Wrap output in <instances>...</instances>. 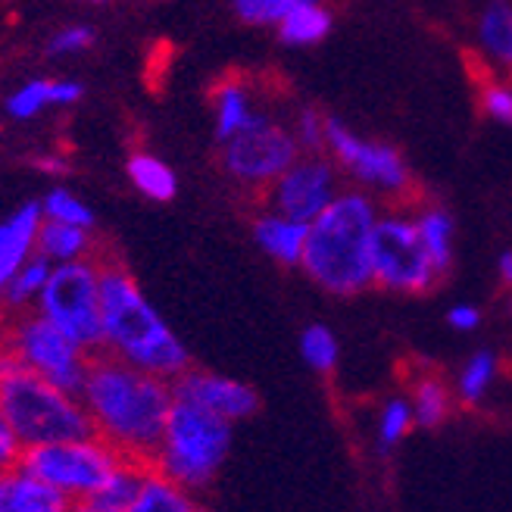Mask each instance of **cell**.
<instances>
[{
	"label": "cell",
	"instance_id": "obj_1",
	"mask_svg": "<svg viewBox=\"0 0 512 512\" xmlns=\"http://www.w3.org/2000/svg\"><path fill=\"white\" fill-rule=\"evenodd\" d=\"M79 397L97 438H104L125 459L150 466L175 403L169 378L144 372L113 353H94Z\"/></svg>",
	"mask_w": 512,
	"mask_h": 512
},
{
	"label": "cell",
	"instance_id": "obj_2",
	"mask_svg": "<svg viewBox=\"0 0 512 512\" xmlns=\"http://www.w3.org/2000/svg\"><path fill=\"white\" fill-rule=\"evenodd\" d=\"M100 278V316H104V353L144 372L175 381L191 369L188 347L175 338L163 316L147 303L135 275L113 250L91 253Z\"/></svg>",
	"mask_w": 512,
	"mask_h": 512
},
{
	"label": "cell",
	"instance_id": "obj_3",
	"mask_svg": "<svg viewBox=\"0 0 512 512\" xmlns=\"http://www.w3.org/2000/svg\"><path fill=\"white\" fill-rule=\"evenodd\" d=\"M375 207L366 194H338L310 222L300 266L328 294H360L372 281Z\"/></svg>",
	"mask_w": 512,
	"mask_h": 512
},
{
	"label": "cell",
	"instance_id": "obj_4",
	"mask_svg": "<svg viewBox=\"0 0 512 512\" xmlns=\"http://www.w3.org/2000/svg\"><path fill=\"white\" fill-rule=\"evenodd\" d=\"M0 406H4L22 450L82 438V434L94 431L82 397L25 369L4 341H0Z\"/></svg>",
	"mask_w": 512,
	"mask_h": 512
},
{
	"label": "cell",
	"instance_id": "obj_5",
	"mask_svg": "<svg viewBox=\"0 0 512 512\" xmlns=\"http://www.w3.org/2000/svg\"><path fill=\"white\" fill-rule=\"evenodd\" d=\"M228 450H232V422L175 397L163 438L150 456V469L194 494L210 488L225 466Z\"/></svg>",
	"mask_w": 512,
	"mask_h": 512
},
{
	"label": "cell",
	"instance_id": "obj_6",
	"mask_svg": "<svg viewBox=\"0 0 512 512\" xmlns=\"http://www.w3.org/2000/svg\"><path fill=\"white\" fill-rule=\"evenodd\" d=\"M122 459L125 456L119 450H113L104 438H97L91 431L82 434V438L25 447L19 456V466L47 481L69 503H79L88 500L116 472Z\"/></svg>",
	"mask_w": 512,
	"mask_h": 512
},
{
	"label": "cell",
	"instance_id": "obj_7",
	"mask_svg": "<svg viewBox=\"0 0 512 512\" xmlns=\"http://www.w3.org/2000/svg\"><path fill=\"white\" fill-rule=\"evenodd\" d=\"M38 313L91 356L104 353V316H100V278L94 256L60 263L50 272L38 297Z\"/></svg>",
	"mask_w": 512,
	"mask_h": 512
},
{
	"label": "cell",
	"instance_id": "obj_8",
	"mask_svg": "<svg viewBox=\"0 0 512 512\" xmlns=\"http://www.w3.org/2000/svg\"><path fill=\"white\" fill-rule=\"evenodd\" d=\"M0 341H4L25 369L38 372L41 378L54 381L57 388L69 394H82V384L91 366V353L79 347L72 338L35 313H19L7 328H0Z\"/></svg>",
	"mask_w": 512,
	"mask_h": 512
},
{
	"label": "cell",
	"instance_id": "obj_9",
	"mask_svg": "<svg viewBox=\"0 0 512 512\" xmlns=\"http://www.w3.org/2000/svg\"><path fill=\"white\" fill-rule=\"evenodd\" d=\"M372 281L400 294L428 291L438 272L419 238V228L406 216H384L372 232Z\"/></svg>",
	"mask_w": 512,
	"mask_h": 512
},
{
	"label": "cell",
	"instance_id": "obj_10",
	"mask_svg": "<svg viewBox=\"0 0 512 512\" xmlns=\"http://www.w3.org/2000/svg\"><path fill=\"white\" fill-rule=\"evenodd\" d=\"M222 163L244 185H272L297 163V138L269 116L253 113L241 132L225 141Z\"/></svg>",
	"mask_w": 512,
	"mask_h": 512
},
{
	"label": "cell",
	"instance_id": "obj_11",
	"mask_svg": "<svg viewBox=\"0 0 512 512\" xmlns=\"http://www.w3.org/2000/svg\"><path fill=\"white\" fill-rule=\"evenodd\" d=\"M325 144L363 185L378 191H403L409 188V169L400 153L388 144H375L356 138L341 119H325Z\"/></svg>",
	"mask_w": 512,
	"mask_h": 512
},
{
	"label": "cell",
	"instance_id": "obj_12",
	"mask_svg": "<svg viewBox=\"0 0 512 512\" xmlns=\"http://www.w3.org/2000/svg\"><path fill=\"white\" fill-rule=\"evenodd\" d=\"M335 197H338L335 169L319 157L297 160L285 175L275 178V188H272L275 213L306 222V225H310Z\"/></svg>",
	"mask_w": 512,
	"mask_h": 512
},
{
	"label": "cell",
	"instance_id": "obj_13",
	"mask_svg": "<svg viewBox=\"0 0 512 512\" xmlns=\"http://www.w3.org/2000/svg\"><path fill=\"white\" fill-rule=\"evenodd\" d=\"M172 391L178 400H188L194 406L210 409V413L228 419V422H241L250 419L256 409H260V397L244 381H235L228 375L216 372H203V369H188L172 381Z\"/></svg>",
	"mask_w": 512,
	"mask_h": 512
},
{
	"label": "cell",
	"instance_id": "obj_14",
	"mask_svg": "<svg viewBox=\"0 0 512 512\" xmlns=\"http://www.w3.org/2000/svg\"><path fill=\"white\" fill-rule=\"evenodd\" d=\"M44 222L41 203H25L7 222H0V291L25 266L38 244V228Z\"/></svg>",
	"mask_w": 512,
	"mask_h": 512
},
{
	"label": "cell",
	"instance_id": "obj_15",
	"mask_svg": "<svg viewBox=\"0 0 512 512\" xmlns=\"http://www.w3.org/2000/svg\"><path fill=\"white\" fill-rule=\"evenodd\" d=\"M69 506L60 491L22 466L0 475V512H69Z\"/></svg>",
	"mask_w": 512,
	"mask_h": 512
},
{
	"label": "cell",
	"instance_id": "obj_16",
	"mask_svg": "<svg viewBox=\"0 0 512 512\" xmlns=\"http://www.w3.org/2000/svg\"><path fill=\"white\" fill-rule=\"evenodd\" d=\"M306 232H310V225L288 219L281 213H266L253 222V235H256V241H260V247L269 256H275L278 263H288V266L303 260Z\"/></svg>",
	"mask_w": 512,
	"mask_h": 512
},
{
	"label": "cell",
	"instance_id": "obj_17",
	"mask_svg": "<svg viewBox=\"0 0 512 512\" xmlns=\"http://www.w3.org/2000/svg\"><path fill=\"white\" fill-rule=\"evenodd\" d=\"M94 247L97 244L91 238V228L66 225V222H54V219L41 222V228H38V244H35V250L44 253L47 260H60V263L88 260Z\"/></svg>",
	"mask_w": 512,
	"mask_h": 512
},
{
	"label": "cell",
	"instance_id": "obj_18",
	"mask_svg": "<svg viewBox=\"0 0 512 512\" xmlns=\"http://www.w3.org/2000/svg\"><path fill=\"white\" fill-rule=\"evenodd\" d=\"M147 469L150 466L138 463V459H122V463L116 466V472L88 497V503L97 506L100 512H125L128 506H132V500L138 497Z\"/></svg>",
	"mask_w": 512,
	"mask_h": 512
},
{
	"label": "cell",
	"instance_id": "obj_19",
	"mask_svg": "<svg viewBox=\"0 0 512 512\" xmlns=\"http://www.w3.org/2000/svg\"><path fill=\"white\" fill-rule=\"evenodd\" d=\"M194 509L197 506L191 500V491L178 488L175 481H169L157 469H147L138 497L125 512H194Z\"/></svg>",
	"mask_w": 512,
	"mask_h": 512
},
{
	"label": "cell",
	"instance_id": "obj_20",
	"mask_svg": "<svg viewBox=\"0 0 512 512\" xmlns=\"http://www.w3.org/2000/svg\"><path fill=\"white\" fill-rule=\"evenodd\" d=\"M416 228H419V238L431 256L434 272H438V278L447 275L453 266V219L441 207H434L416 219Z\"/></svg>",
	"mask_w": 512,
	"mask_h": 512
},
{
	"label": "cell",
	"instance_id": "obj_21",
	"mask_svg": "<svg viewBox=\"0 0 512 512\" xmlns=\"http://www.w3.org/2000/svg\"><path fill=\"white\" fill-rule=\"evenodd\" d=\"M478 35L488 57L512 69V7L503 4V0H494V4L484 7L478 19Z\"/></svg>",
	"mask_w": 512,
	"mask_h": 512
},
{
	"label": "cell",
	"instance_id": "obj_22",
	"mask_svg": "<svg viewBox=\"0 0 512 512\" xmlns=\"http://www.w3.org/2000/svg\"><path fill=\"white\" fill-rule=\"evenodd\" d=\"M128 178H132V185L157 203H169L178 191V182H175V172L157 160L150 157V153H135V157H128Z\"/></svg>",
	"mask_w": 512,
	"mask_h": 512
},
{
	"label": "cell",
	"instance_id": "obj_23",
	"mask_svg": "<svg viewBox=\"0 0 512 512\" xmlns=\"http://www.w3.org/2000/svg\"><path fill=\"white\" fill-rule=\"evenodd\" d=\"M50 272H54L50 269V260L44 253H38V256H32V260H25V266L10 278V285L0 291V297H4V303L10 306V310L22 313L32 300L41 297Z\"/></svg>",
	"mask_w": 512,
	"mask_h": 512
},
{
	"label": "cell",
	"instance_id": "obj_24",
	"mask_svg": "<svg viewBox=\"0 0 512 512\" xmlns=\"http://www.w3.org/2000/svg\"><path fill=\"white\" fill-rule=\"evenodd\" d=\"M278 25H281L278 29L281 41L303 47V44L322 41L331 32V13L319 4H306V7H297L294 13H288Z\"/></svg>",
	"mask_w": 512,
	"mask_h": 512
},
{
	"label": "cell",
	"instance_id": "obj_25",
	"mask_svg": "<svg viewBox=\"0 0 512 512\" xmlns=\"http://www.w3.org/2000/svg\"><path fill=\"white\" fill-rule=\"evenodd\" d=\"M253 110L247 91L238 82H222L216 91V138L225 144L228 138H235L241 128L250 122Z\"/></svg>",
	"mask_w": 512,
	"mask_h": 512
},
{
	"label": "cell",
	"instance_id": "obj_26",
	"mask_svg": "<svg viewBox=\"0 0 512 512\" xmlns=\"http://www.w3.org/2000/svg\"><path fill=\"white\" fill-rule=\"evenodd\" d=\"M413 416L419 428H438L450 416V388L434 375H425L413 388Z\"/></svg>",
	"mask_w": 512,
	"mask_h": 512
},
{
	"label": "cell",
	"instance_id": "obj_27",
	"mask_svg": "<svg viewBox=\"0 0 512 512\" xmlns=\"http://www.w3.org/2000/svg\"><path fill=\"white\" fill-rule=\"evenodd\" d=\"M497 378V356L491 350H478L469 356V363L463 366L456 378V394L463 403H478L484 394L491 391V384Z\"/></svg>",
	"mask_w": 512,
	"mask_h": 512
},
{
	"label": "cell",
	"instance_id": "obj_28",
	"mask_svg": "<svg viewBox=\"0 0 512 512\" xmlns=\"http://www.w3.org/2000/svg\"><path fill=\"white\" fill-rule=\"evenodd\" d=\"M416 425V416H413V403L403 400V397H394L381 406L378 413V428H375V441H378V450L381 453H391L409 431Z\"/></svg>",
	"mask_w": 512,
	"mask_h": 512
},
{
	"label": "cell",
	"instance_id": "obj_29",
	"mask_svg": "<svg viewBox=\"0 0 512 512\" xmlns=\"http://www.w3.org/2000/svg\"><path fill=\"white\" fill-rule=\"evenodd\" d=\"M300 353H303V363L316 369V372H331L338 366V356H341V347H338V338L331 335V328L325 325H310L300 335Z\"/></svg>",
	"mask_w": 512,
	"mask_h": 512
},
{
	"label": "cell",
	"instance_id": "obj_30",
	"mask_svg": "<svg viewBox=\"0 0 512 512\" xmlns=\"http://www.w3.org/2000/svg\"><path fill=\"white\" fill-rule=\"evenodd\" d=\"M306 4H319V0H232V7L241 22L247 25H272L281 22L288 13Z\"/></svg>",
	"mask_w": 512,
	"mask_h": 512
},
{
	"label": "cell",
	"instance_id": "obj_31",
	"mask_svg": "<svg viewBox=\"0 0 512 512\" xmlns=\"http://www.w3.org/2000/svg\"><path fill=\"white\" fill-rule=\"evenodd\" d=\"M41 210L47 219L54 222H66V225H79V228H91L94 225V213L85 207L82 200H75L69 191H50L41 203Z\"/></svg>",
	"mask_w": 512,
	"mask_h": 512
},
{
	"label": "cell",
	"instance_id": "obj_32",
	"mask_svg": "<svg viewBox=\"0 0 512 512\" xmlns=\"http://www.w3.org/2000/svg\"><path fill=\"white\" fill-rule=\"evenodd\" d=\"M47 104H50V82L38 79V82H29L25 88H19V91L10 97L7 113L16 116V119H32V116L41 113Z\"/></svg>",
	"mask_w": 512,
	"mask_h": 512
},
{
	"label": "cell",
	"instance_id": "obj_33",
	"mask_svg": "<svg viewBox=\"0 0 512 512\" xmlns=\"http://www.w3.org/2000/svg\"><path fill=\"white\" fill-rule=\"evenodd\" d=\"M91 44H94V32L85 29V25H72V29H63L57 38H50L47 54H54V57H60V54H79V50H85Z\"/></svg>",
	"mask_w": 512,
	"mask_h": 512
},
{
	"label": "cell",
	"instance_id": "obj_34",
	"mask_svg": "<svg viewBox=\"0 0 512 512\" xmlns=\"http://www.w3.org/2000/svg\"><path fill=\"white\" fill-rule=\"evenodd\" d=\"M19 456H22V444H19L16 431L4 413V406H0V475L10 472L13 466H19Z\"/></svg>",
	"mask_w": 512,
	"mask_h": 512
},
{
	"label": "cell",
	"instance_id": "obj_35",
	"mask_svg": "<svg viewBox=\"0 0 512 512\" xmlns=\"http://www.w3.org/2000/svg\"><path fill=\"white\" fill-rule=\"evenodd\" d=\"M297 144L306 150H319L325 144V119L316 110H303L297 119Z\"/></svg>",
	"mask_w": 512,
	"mask_h": 512
},
{
	"label": "cell",
	"instance_id": "obj_36",
	"mask_svg": "<svg viewBox=\"0 0 512 512\" xmlns=\"http://www.w3.org/2000/svg\"><path fill=\"white\" fill-rule=\"evenodd\" d=\"M484 110H488L491 119L512 125V88L494 85V88L484 91Z\"/></svg>",
	"mask_w": 512,
	"mask_h": 512
},
{
	"label": "cell",
	"instance_id": "obj_37",
	"mask_svg": "<svg viewBox=\"0 0 512 512\" xmlns=\"http://www.w3.org/2000/svg\"><path fill=\"white\" fill-rule=\"evenodd\" d=\"M447 322L456 331H475L481 325V313L475 310V306L463 303V306H453V310L447 313Z\"/></svg>",
	"mask_w": 512,
	"mask_h": 512
},
{
	"label": "cell",
	"instance_id": "obj_38",
	"mask_svg": "<svg viewBox=\"0 0 512 512\" xmlns=\"http://www.w3.org/2000/svg\"><path fill=\"white\" fill-rule=\"evenodd\" d=\"M82 94L85 88L79 82H50V104H75Z\"/></svg>",
	"mask_w": 512,
	"mask_h": 512
},
{
	"label": "cell",
	"instance_id": "obj_39",
	"mask_svg": "<svg viewBox=\"0 0 512 512\" xmlns=\"http://www.w3.org/2000/svg\"><path fill=\"white\" fill-rule=\"evenodd\" d=\"M35 166H38L41 172H50V175H66V172H69V163L60 160V157H38Z\"/></svg>",
	"mask_w": 512,
	"mask_h": 512
},
{
	"label": "cell",
	"instance_id": "obj_40",
	"mask_svg": "<svg viewBox=\"0 0 512 512\" xmlns=\"http://www.w3.org/2000/svg\"><path fill=\"white\" fill-rule=\"evenodd\" d=\"M500 278L503 285H512V250H503L500 256Z\"/></svg>",
	"mask_w": 512,
	"mask_h": 512
},
{
	"label": "cell",
	"instance_id": "obj_41",
	"mask_svg": "<svg viewBox=\"0 0 512 512\" xmlns=\"http://www.w3.org/2000/svg\"><path fill=\"white\" fill-rule=\"evenodd\" d=\"M69 512H100V509L91 506L88 500H79V503H72V506H69Z\"/></svg>",
	"mask_w": 512,
	"mask_h": 512
},
{
	"label": "cell",
	"instance_id": "obj_42",
	"mask_svg": "<svg viewBox=\"0 0 512 512\" xmlns=\"http://www.w3.org/2000/svg\"><path fill=\"white\" fill-rule=\"evenodd\" d=\"M509 316H512V300H509Z\"/></svg>",
	"mask_w": 512,
	"mask_h": 512
},
{
	"label": "cell",
	"instance_id": "obj_43",
	"mask_svg": "<svg viewBox=\"0 0 512 512\" xmlns=\"http://www.w3.org/2000/svg\"><path fill=\"white\" fill-rule=\"evenodd\" d=\"M194 512H203V509H194Z\"/></svg>",
	"mask_w": 512,
	"mask_h": 512
},
{
	"label": "cell",
	"instance_id": "obj_44",
	"mask_svg": "<svg viewBox=\"0 0 512 512\" xmlns=\"http://www.w3.org/2000/svg\"><path fill=\"white\" fill-rule=\"evenodd\" d=\"M100 4H104V0H100Z\"/></svg>",
	"mask_w": 512,
	"mask_h": 512
}]
</instances>
